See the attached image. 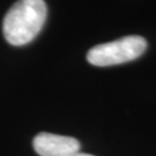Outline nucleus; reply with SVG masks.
<instances>
[{"label":"nucleus","mask_w":156,"mask_h":156,"mask_svg":"<svg viewBox=\"0 0 156 156\" xmlns=\"http://www.w3.org/2000/svg\"><path fill=\"white\" fill-rule=\"evenodd\" d=\"M72 156H95V155H91V154H86V153H76V154H74Z\"/></svg>","instance_id":"nucleus-4"},{"label":"nucleus","mask_w":156,"mask_h":156,"mask_svg":"<svg viewBox=\"0 0 156 156\" xmlns=\"http://www.w3.org/2000/svg\"><path fill=\"white\" fill-rule=\"evenodd\" d=\"M33 146L39 156H72L79 153L81 147L75 138L46 132L37 134Z\"/></svg>","instance_id":"nucleus-3"},{"label":"nucleus","mask_w":156,"mask_h":156,"mask_svg":"<svg viewBox=\"0 0 156 156\" xmlns=\"http://www.w3.org/2000/svg\"><path fill=\"white\" fill-rule=\"evenodd\" d=\"M146 49L147 41L144 37L136 35L125 36L91 48L87 53V60L94 66H113L138 59Z\"/></svg>","instance_id":"nucleus-2"},{"label":"nucleus","mask_w":156,"mask_h":156,"mask_svg":"<svg viewBox=\"0 0 156 156\" xmlns=\"http://www.w3.org/2000/svg\"><path fill=\"white\" fill-rule=\"evenodd\" d=\"M48 8L44 0H19L6 13L2 22L5 39L12 45L30 43L42 30Z\"/></svg>","instance_id":"nucleus-1"}]
</instances>
